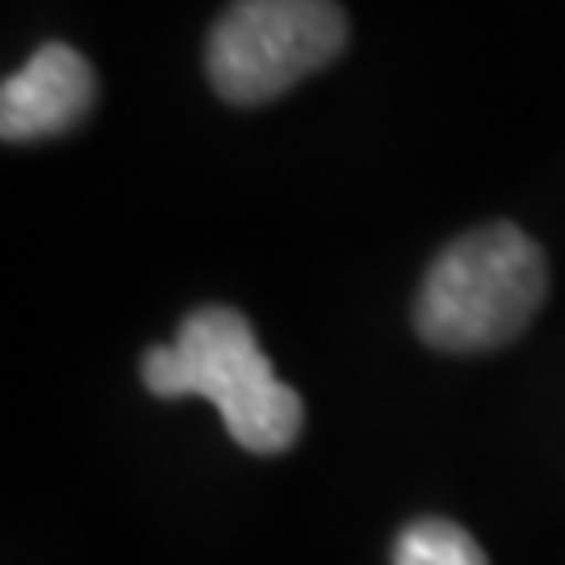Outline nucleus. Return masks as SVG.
Returning <instances> with one entry per match:
<instances>
[{
  "instance_id": "nucleus-3",
  "label": "nucleus",
  "mask_w": 565,
  "mask_h": 565,
  "mask_svg": "<svg viewBox=\"0 0 565 565\" xmlns=\"http://www.w3.org/2000/svg\"><path fill=\"white\" fill-rule=\"evenodd\" d=\"M348 46L335 0H235L205 42V72L231 105H260L289 93Z\"/></svg>"
},
{
  "instance_id": "nucleus-1",
  "label": "nucleus",
  "mask_w": 565,
  "mask_h": 565,
  "mask_svg": "<svg viewBox=\"0 0 565 565\" xmlns=\"http://www.w3.org/2000/svg\"><path fill=\"white\" fill-rule=\"evenodd\" d=\"M142 382L160 398H210L231 440L256 457H277L302 436L306 406L298 390L273 373L252 323L231 306L193 310L177 343L142 356Z\"/></svg>"
},
{
  "instance_id": "nucleus-2",
  "label": "nucleus",
  "mask_w": 565,
  "mask_h": 565,
  "mask_svg": "<svg viewBox=\"0 0 565 565\" xmlns=\"http://www.w3.org/2000/svg\"><path fill=\"white\" fill-rule=\"evenodd\" d=\"M548 294V264L520 226L486 223L448 243L415 298V331L440 352H490L524 335Z\"/></svg>"
},
{
  "instance_id": "nucleus-4",
  "label": "nucleus",
  "mask_w": 565,
  "mask_h": 565,
  "mask_svg": "<svg viewBox=\"0 0 565 565\" xmlns=\"http://www.w3.org/2000/svg\"><path fill=\"white\" fill-rule=\"evenodd\" d=\"M97 97V76L76 46L46 42L0 88L4 142H34L72 130Z\"/></svg>"
},
{
  "instance_id": "nucleus-5",
  "label": "nucleus",
  "mask_w": 565,
  "mask_h": 565,
  "mask_svg": "<svg viewBox=\"0 0 565 565\" xmlns=\"http://www.w3.org/2000/svg\"><path fill=\"white\" fill-rule=\"evenodd\" d=\"M390 565H486V553L452 520H415L398 532Z\"/></svg>"
}]
</instances>
